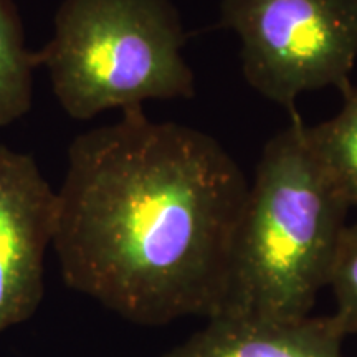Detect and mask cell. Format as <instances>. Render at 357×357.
<instances>
[{
	"mask_svg": "<svg viewBox=\"0 0 357 357\" xmlns=\"http://www.w3.org/2000/svg\"><path fill=\"white\" fill-rule=\"evenodd\" d=\"M248 185L215 137L142 108L79 134L56 192L63 281L141 326L212 318Z\"/></svg>",
	"mask_w": 357,
	"mask_h": 357,
	"instance_id": "cell-1",
	"label": "cell"
},
{
	"mask_svg": "<svg viewBox=\"0 0 357 357\" xmlns=\"http://www.w3.org/2000/svg\"><path fill=\"white\" fill-rule=\"evenodd\" d=\"M347 208L293 111L291 124L266 142L248 185L217 314L275 321L310 316L328 288Z\"/></svg>",
	"mask_w": 357,
	"mask_h": 357,
	"instance_id": "cell-2",
	"label": "cell"
},
{
	"mask_svg": "<svg viewBox=\"0 0 357 357\" xmlns=\"http://www.w3.org/2000/svg\"><path fill=\"white\" fill-rule=\"evenodd\" d=\"M184 43L169 0H63L38 53L61 108L86 121L106 109L194 96Z\"/></svg>",
	"mask_w": 357,
	"mask_h": 357,
	"instance_id": "cell-3",
	"label": "cell"
},
{
	"mask_svg": "<svg viewBox=\"0 0 357 357\" xmlns=\"http://www.w3.org/2000/svg\"><path fill=\"white\" fill-rule=\"evenodd\" d=\"M220 22L240 40L245 79L266 100L293 113L303 93H354L357 0H222Z\"/></svg>",
	"mask_w": 357,
	"mask_h": 357,
	"instance_id": "cell-4",
	"label": "cell"
},
{
	"mask_svg": "<svg viewBox=\"0 0 357 357\" xmlns=\"http://www.w3.org/2000/svg\"><path fill=\"white\" fill-rule=\"evenodd\" d=\"M56 207V192L33 155L0 144V334L29 321L43 300Z\"/></svg>",
	"mask_w": 357,
	"mask_h": 357,
	"instance_id": "cell-5",
	"label": "cell"
},
{
	"mask_svg": "<svg viewBox=\"0 0 357 357\" xmlns=\"http://www.w3.org/2000/svg\"><path fill=\"white\" fill-rule=\"evenodd\" d=\"M344 337L333 314L294 321L215 314L160 357H341Z\"/></svg>",
	"mask_w": 357,
	"mask_h": 357,
	"instance_id": "cell-6",
	"label": "cell"
},
{
	"mask_svg": "<svg viewBox=\"0 0 357 357\" xmlns=\"http://www.w3.org/2000/svg\"><path fill=\"white\" fill-rule=\"evenodd\" d=\"M38 66L40 53L26 48L15 0H0V128L10 126L32 108Z\"/></svg>",
	"mask_w": 357,
	"mask_h": 357,
	"instance_id": "cell-7",
	"label": "cell"
},
{
	"mask_svg": "<svg viewBox=\"0 0 357 357\" xmlns=\"http://www.w3.org/2000/svg\"><path fill=\"white\" fill-rule=\"evenodd\" d=\"M328 121L306 126V139L323 172L342 200L357 205V91Z\"/></svg>",
	"mask_w": 357,
	"mask_h": 357,
	"instance_id": "cell-8",
	"label": "cell"
},
{
	"mask_svg": "<svg viewBox=\"0 0 357 357\" xmlns=\"http://www.w3.org/2000/svg\"><path fill=\"white\" fill-rule=\"evenodd\" d=\"M328 288H331L336 301L333 318L341 331L346 336L357 333V223L346 225L342 230Z\"/></svg>",
	"mask_w": 357,
	"mask_h": 357,
	"instance_id": "cell-9",
	"label": "cell"
}]
</instances>
